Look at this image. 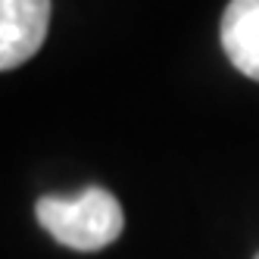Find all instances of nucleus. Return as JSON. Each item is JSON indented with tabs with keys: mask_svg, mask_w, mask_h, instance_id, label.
I'll list each match as a JSON object with an SVG mask.
<instances>
[{
	"mask_svg": "<svg viewBox=\"0 0 259 259\" xmlns=\"http://www.w3.org/2000/svg\"><path fill=\"white\" fill-rule=\"evenodd\" d=\"M34 219L57 244L78 253H97L109 247L125 225L119 200L97 184L75 197H41L34 203Z\"/></svg>",
	"mask_w": 259,
	"mask_h": 259,
	"instance_id": "f257e3e1",
	"label": "nucleus"
},
{
	"mask_svg": "<svg viewBox=\"0 0 259 259\" xmlns=\"http://www.w3.org/2000/svg\"><path fill=\"white\" fill-rule=\"evenodd\" d=\"M50 25V0H0V69L10 72L41 50Z\"/></svg>",
	"mask_w": 259,
	"mask_h": 259,
	"instance_id": "f03ea898",
	"label": "nucleus"
},
{
	"mask_svg": "<svg viewBox=\"0 0 259 259\" xmlns=\"http://www.w3.org/2000/svg\"><path fill=\"white\" fill-rule=\"evenodd\" d=\"M219 34L231 66L259 81V0H231L222 16Z\"/></svg>",
	"mask_w": 259,
	"mask_h": 259,
	"instance_id": "7ed1b4c3",
	"label": "nucleus"
},
{
	"mask_svg": "<svg viewBox=\"0 0 259 259\" xmlns=\"http://www.w3.org/2000/svg\"><path fill=\"white\" fill-rule=\"evenodd\" d=\"M256 259H259V253H256Z\"/></svg>",
	"mask_w": 259,
	"mask_h": 259,
	"instance_id": "20e7f679",
	"label": "nucleus"
}]
</instances>
